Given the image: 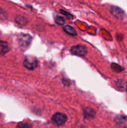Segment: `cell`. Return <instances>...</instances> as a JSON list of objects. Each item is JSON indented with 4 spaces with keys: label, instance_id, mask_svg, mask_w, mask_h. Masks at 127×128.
I'll list each match as a JSON object with an SVG mask.
<instances>
[{
    "label": "cell",
    "instance_id": "8fae6325",
    "mask_svg": "<svg viewBox=\"0 0 127 128\" xmlns=\"http://www.w3.org/2000/svg\"><path fill=\"white\" fill-rule=\"evenodd\" d=\"M55 21L57 24L59 25H64L65 24V20L61 16H57L55 19Z\"/></svg>",
    "mask_w": 127,
    "mask_h": 128
},
{
    "label": "cell",
    "instance_id": "9c48e42d",
    "mask_svg": "<svg viewBox=\"0 0 127 128\" xmlns=\"http://www.w3.org/2000/svg\"><path fill=\"white\" fill-rule=\"evenodd\" d=\"M84 116L86 118H93L95 116V111L90 108H86L84 110Z\"/></svg>",
    "mask_w": 127,
    "mask_h": 128
},
{
    "label": "cell",
    "instance_id": "4fadbf2b",
    "mask_svg": "<svg viewBox=\"0 0 127 128\" xmlns=\"http://www.w3.org/2000/svg\"><path fill=\"white\" fill-rule=\"evenodd\" d=\"M61 12H62V13L64 15H65V16L67 18L69 19V20H72V18H73V16H72V15H71L70 14L68 13V12H65V11H63V10H61Z\"/></svg>",
    "mask_w": 127,
    "mask_h": 128
},
{
    "label": "cell",
    "instance_id": "7a4b0ae2",
    "mask_svg": "<svg viewBox=\"0 0 127 128\" xmlns=\"http://www.w3.org/2000/svg\"><path fill=\"white\" fill-rule=\"evenodd\" d=\"M71 52L72 54L78 56H85L87 55L88 51L87 48L82 45H77L71 48Z\"/></svg>",
    "mask_w": 127,
    "mask_h": 128
},
{
    "label": "cell",
    "instance_id": "7c38bea8",
    "mask_svg": "<svg viewBox=\"0 0 127 128\" xmlns=\"http://www.w3.org/2000/svg\"><path fill=\"white\" fill-rule=\"evenodd\" d=\"M112 70H114L115 71H116V72H120V71H122V70H121V67L120 66H118V64H112Z\"/></svg>",
    "mask_w": 127,
    "mask_h": 128
},
{
    "label": "cell",
    "instance_id": "9a60e30c",
    "mask_svg": "<svg viewBox=\"0 0 127 128\" xmlns=\"http://www.w3.org/2000/svg\"><path fill=\"white\" fill-rule=\"evenodd\" d=\"M6 13L2 10L0 8V18H6Z\"/></svg>",
    "mask_w": 127,
    "mask_h": 128
},
{
    "label": "cell",
    "instance_id": "277c9868",
    "mask_svg": "<svg viewBox=\"0 0 127 128\" xmlns=\"http://www.w3.org/2000/svg\"><path fill=\"white\" fill-rule=\"evenodd\" d=\"M31 41H32V38L29 34H21L18 38V41L19 42V44L23 48H26L29 46V45L31 44Z\"/></svg>",
    "mask_w": 127,
    "mask_h": 128
},
{
    "label": "cell",
    "instance_id": "5b68a950",
    "mask_svg": "<svg viewBox=\"0 0 127 128\" xmlns=\"http://www.w3.org/2000/svg\"><path fill=\"white\" fill-rule=\"evenodd\" d=\"M116 124L117 126L121 128H127V117L123 116V115H119L117 116L115 119Z\"/></svg>",
    "mask_w": 127,
    "mask_h": 128
},
{
    "label": "cell",
    "instance_id": "5bb4252c",
    "mask_svg": "<svg viewBox=\"0 0 127 128\" xmlns=\"http://www.w3.org/2000/svg\"><path fill=\"white\" fill-rule=\"evenodd\" d=\"M17 128H31V126H29V124H20L19 125L17 126Z\"/></svg>",
    "mask_w": 127,
    "mask_h": 128
},
{
    "label": "cell",
    "instance_id": "3957f363",
    "mask_svg": "<svg viewBox=\"0 0 127 128\" xmlns=\"http://www.w3.org/2000/svg\"><path fill=\"white\" fill-rule=\"evenodd\" d=\"M52 120L55 124L57 126H62L65 123L67 120V118L64 114L57 112L52 116Z\"/></svg>",
    "mask_w": 127,
    "mask_h": 128
},
{
    "label": "cell",
    "instance_id": "8992f818",
    "mask_svg": "<svg viewBox=\"0 0 127 128\" xmlns=\"http://www.w3.org/2000/svg\"><path fill=\"white\" fill-rule=\"evenodd\" d=\"M111 12H112V14L115 17L119 19L123 18V16H124V12L120 8L116 7V6L112 7V8H111Z\"/></svg>",
    "mask_w": 127,
    "mask_h": 128
},
{
    "label": "cell",
    "instance_id": "30bf717a",
    "mask_svg": "<svg viewBox=\"0 0 127 128\" xmlns=\"http://www.w3.org/2000/svg\"><path fill=\"white\" fill-rule=\"evenodd\" d=\"M15 21H16V22H17L19 24H26L27 23V20L25 18H24L23 16H16V18H15Z\"/></svg>",
    "mask_w": 127,
    "mask_h": 128
},
{
    "label": "cell",
    "instance_id": "2e32d148",
    "mask_svg": "<svg viewBox=\"0 0 127 128\" xmlns=\"http://www.w3.org/2000/svg\"></svg>",
    "mask_w": 127,
    "mask_h": 128
},
{
    "label": "cell",
    "instance_id": "6da1fadb",
    "mask_svg": "<svg viewBox=\"0 0 127 128\" xmlns=\"http://www.w3.org/2000/svg\"><path fill=\"white\" fill-rule=\"evenodd\" d=\"M23 63L24 67L29 70H33L38 66V61L37 59L31 56H27L24 59Z\"/></svg>",
    "mask_w": 127,
    "mask_h": 128
},
{
    "label": "cell",
    "instance_id": "ba28073f",
    "mask_svg": "<svg viewBox=\"0 0 127 128\" xmlns=\"http://www.w3.org/2000/svg\"><path fill=\"white\" fill-rule=\"evenodd\" d=\"M64 31L66 33L70 35H72V36L77 35V32H76L75 30L70 26H65V27L64 28Z\"/></svg>",
    "mask_w": 127,
    "mask_h": 128
},
{
    "label": "cell",
    "instance_id": "52a82bcc",
    "mask_svg": "<svg viewBox=\"0 0 127 128\" xmlns=\"http://www.w3.org/2000/svg\"><path fill=\"white\" fill-rule=\"evenodd\" d=\"M9 51V46L6 41L0 40V54H5Z\"/></svg>",
    "mask_w": 127,
    "mask_h": 128
}]
</instances>
